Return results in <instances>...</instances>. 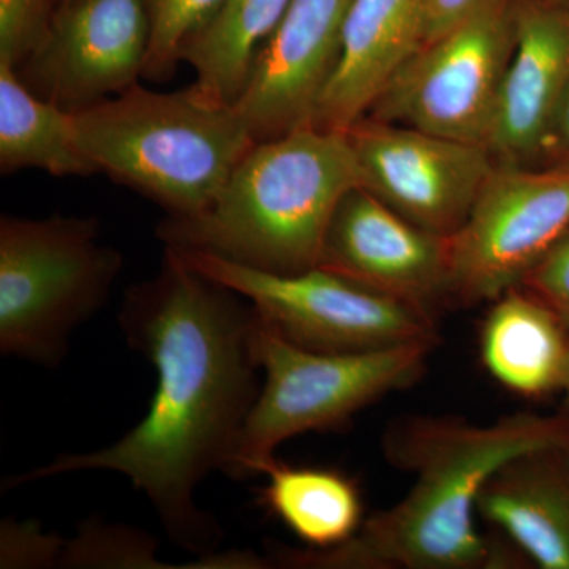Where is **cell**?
I'll use <instances>...</instances> for the list:
<instances>
[{"label":"cell","mask_w":569,"mask_h":569,"mask_svg":"<svg viewBox=\"0 0 569 569\" xmlns=\"http://www.w3.org/2000/svg\"><path fill=\"white\" fill-rule=\"evenodd\" d=\"M119 328L157 373L144 418L110 447L61 455L47 466L3 479L21 488L77 471H114L151 501L168 538L209 556L222 529L194 492L224 471L261 387L252 348L257 310L164 247L160 271L127 288Z\"/></svg>","instance_id":"1"},{"label":"cell","mask_w":569,"mask_h":569,"mask_svg":"<svg viewBox=\"0 0 569 569\" xmlns=\"http://www.w3.org/2000/svg\"><path fill=\"white\" fill-rule=\"evenodd\" d=\"M569 445V417L518 411L490 425L413 415L383 436L389 466L413 475L391 508L369 516L353 538L331 549L269 552L272 568L507 569L526 561L477 527L478 497L490 475L529 449Z\"/></svg>","instance_id":"2"},{"label":"cell","mask_w":569,"mask_h":569,"mask_svg":"<svg viewBox=\"0 0 569 569\" xmlns=\"http://www.w3.org/2000/svg\"><path fill=\"white\" fill-rule=\"evenodd\" d=\"M358 186L347 133L305 127L257 142L203 212L167 217L157 238L266 274H301L320 266L337 206Z\"/></svg>","instance_id":"3"},{"label":"cell","mask_w":569,"mask_h":569,"mask_svg":"<svg viewBox=\"0 0 569 569\" xmlns=\"http://www.w3.org/2000/svg\"><path fill=\"white\" fill-rule=\"evenodd\" d=\"M73 121L78 148L97 173L173 219L203 212L257 144L234 104L213 102L193 84L163 93L137 82L73 112Z\"/></svg>","instance_id":"4"},{"label":"cell","mask_w":569,"mask_h":569,"mask_svg":"<svg viewBox=\"0 0 569 569\" xmlns=\"http://www.w3.org/2000/svg\"><path fill=\"white\" fill-rule=\"evenodd\" d=\"M123 257L96 217L0 220V353L58 367L110 299Z\"/></svg>","instance_id":"5"},{"label":"cell","mask_w":569,"mask_h":569,"mask_svg":"<svg viewBox=\"0 0 569 569\" xmlns=\"http://www.w3.org/2000/svg\"><path fill=\"white\" fill-rule=\"evenodd\" d=\"M252 348L264 381L223 471L233 479L263 475L284 441L339 429L381 397L413 387L425 377L436 350L430 346L365 353L307 350L280 336L258 313Z\"/></svg>","instance_id":"6"},{"label":"cell","mask_w":569,"mask_h":569,"mask_svg":"<svg viewBox=\"0 0 569 569\" xmlns=\"http://www.w3.org/2000/svg\"><path fill=\"white\" fill-rule=\"evenodd\" d=\"M173 250L197 271L244 296L266 325L307 350L365 353L440 346L436 316L320 266L301 274H266L212 254Z\"/></svg>","instance_id":"7"},{"label":"cell","mask_w":569,"mask_h":569,"mask_svg":"<svg viewBox=\"0 0 569 569\" xmlns=\"http://www.w3.org/2000/svg\"><path fill=\"white\" fill-rule=\"evenodd\" d=\"M516 36L515 0H486L422 44L366 116L486 146Z\"/></svg>","instance_id":"8"},{"label":"cell","mask_w":569,"mask_h":569,"mask_svg":"<svg viewBox=\"0 0 569 569\" xmlns=\"http://www.w3.org/2000/svg\"><path fill=\"white\" fill-rule=\"evenodd\" d=\"M569 233V168L497 163L449 238V305L492 302Z\"/></svg>","instance_id":"9"},{"label":"cell","mask_w":569,"mask_h":569,"mask_svg":"<svg viewBox=\"0 0 569 569\" xmlns=\"http://www.w3.org/2000/svg\"><path fill=\"white\" fill-rule=\"evenodd\" d=\"M359 186L429 233L451 238L496 168L485 144L365 118L347 130Z\"/></svg>","instance_id":"10"},{"label":"cell","mask_w":569,"mask_h":569,"mask_svg":"<svg viewBox=\"0 0 569 569\" xmlns=\"http://www.w3.org/2000/svg\"><path fill=\"white\" fill-rule=\"evenodd\" d=\"M149 47L146 0H74L14 69L36 96L78 112L137 84Z\"/></svg>","instance_id":"11"},{"label":"cell","mask_w":569,"mask_h":569,"mask_svg":"<svg viewBox=\"0 0 569 569\" xmlns=\"http://www.w3.org/2000/svg\"><path fill=\"white\" fill-rule=\"evenodd\" d=\"M320 268L436 317L449 306V238L408 222L361 186L337 206Z\"/></svg>","instance_id":"12"},{"label":"cell","mask_w":569,"mask_h":569,"mask_svg":"<svg viewBox=\"0 0 569 569\" xmlns=\"http://www.w3.org/2000/svg\"><path fill=\"white\" fill-rule=\"evenodd\" d=\"M351 0H291L261 44L236 110L254 142L312 126L335 77Z\"/></svg>","instance_id":"13"},{"label":"cell","mask_w":569,"mask_h":569,"mask_svg":"<svg viewBox=\"0 0 569 569\" xmlns=\"http://www.w3.org/2000/svg\"><path fill=\"white\" fill-rule=\"evenodd\" d=\"M516 48L486 148L497 163L538 167L569 91V0H515Z\"/></svg>","instance_id":"14"},{"label":"cell","mask_w":569,"mask_h":569,"mask_svg":"<svg viewBox=\"0 0 569 569\" xmlns=\"http://www.w3.org/2000/svg\"><path fill=\"white\" fill-rule=\"evenodd\" d=\"M430 0H351L342 52L312 126L347 132L425 44Z\"/></svg>","instance_id":"15"},{"label":"cell","mask_w":569,"mask_h":569,"mask_svg":"<svg viewBox=\"0 0 569 569\" xmlns=\"http://www.w3.org/2000/svg\"><path fill=\"white\" fill-rule=\"evenodd\" d=\"M478 518L541 569H569V445L529 449L490 475Z\"/></svg>","instance_id":"16"},{"label":"cell","mask_w":569,"mask_h":569,"mask_svg":"<svg viewBox=\"0 0 569 569\" xmlns=\"http://www.w3.org/2000/svg\"><path fill=\"white\" fill-rule=\"evenodd\" d=\"M479 353L501 387L523 397H545L563 389L569 329L541 298L519 284L490 302Z\"/></svg>","instance_id":"17"},{"label":"cell","mask_w":569,"mask_h":569,"mask_svg":"<svg viewBox=\"0 0 569 569\" xmlns=\"http://www.w3.org/2000/svg\"><path fill=\"white\" fill-rule=\"evenodd\" d=\"M258 501L309 549H331L355 537L365 522L358 485L335 468L293 467L274 459Z\"/></svg>","instance_id":"18"},{"label":"cell","mask_w":569,"mask_h":569,"mask_svg":"<svg viewBox=\"0 0 569 569\" xmlns=\"http://www.w3.org/2000/svg\"><path fill=\"white\" fill-rule=\"evenodd\" d=\"M291 0H223L211 20L183 41L179 59L194 70L193 88L213 102L234 104L261 44Z\"/></svg>","instance_id":"19"},{"label":"cell","mask_w":569,"mask_h":569,"mask_svg":"<svg viewBox=\"0 0 569 569\" xmlns=\"http://www.w3.org/2000/svg\"><path fill=\"white\" fill-rule=\"evenodd\" d=\"M22 170L58 178L97 173L78 148L73 112L36 96L13 63L0 61V171Z\"/></svg>","instance_id":"20"},{"label":"cell","mask_w":569,"mask_h":569,"mask_svg":"<svg viewBox=\"0 0 569 569\" xmlns=\"http://www.w3.org/2000/svg\"><path fill=\"white\" fill-rule=\"evenodd\" d=\"M223 0H146L151 47L142 78L163 82L174 77L183 41L211 20Z\"/></svg>","instance_id":"21"},{"label":"cell","mask_w":569,"mask_h":569,"mask_svg":"<svg viewBox=\"0 0 569 569\" xmlns=\"http://www.w3.org/2000/svg\"><path fill=\"white\" fill-rule=\"evenodd\" d=\"M156 546L140 530L92 520L66 541L59 568H168L156 559Z\"/></svg>","instance_id":"22"},{"label":"cell","mask_w":569,"mask_h":569,"mask_svg":"<svg viewBox=\"0 0 569 569\" xmlns=\"http://www.w3.org/2000/svg\"><path fill=\"white\" fill-rule=\"evenodd\" d=\"M51 20L50 0H0V61L20 66Z\"/></svg>","instance_id":"23"},{"label":"cell","mask_w":569,"mask_h":569,"mask_svg":"<svg viewBox=\"0 0 569 569\" xmlns=\"http://www.w3.org/2000/svg\"><path fill=\"white\" fill-rule=\"evenodd\" d=\"M66 541L44 533L39 523L3 520L0 527V568H59Z\"/></svg>","instance_id":"24"},{"label":"cell","mask_w":569,"mask_h":569,"mask_svg":"<svg viewBox=\"0 0 569 569\" xmlns=\"http://www.w3.org/2000/svg\"><path fill=\"white\" fill-rule=\"evenodd\" d=\"M520 287L541 298L569 329V233L531 269Z\"/></svg>","instance_id":"25"},{"label":"cell","mask_w":569,"mask_h":569,"mask_svg":"<svg viewBox=\"0 0 569 569\" xmlns=\"http://www.w3.org/2000/svg\"><path fill=\"white\" fill-rule=\"evenodd\" d=\"M538 167L569 168V91L550 126Z\"/></svg>","instance_id":"26"},{"label":"cell","mask_w":569,"mask_h":569,"mask_svg":"<svg viewBox=\"0 0 569 569\" xmlns=\"http://www.w3.org/2000/svg\"><path fill=\"white\" fill-rule=\"evenodd\" d=\"M485 2L486 0H430L425 44L447 32L452 24Z\"/></svg>","instance_id":"27"},{"label":"cell","mask_w":569,"mask_h":569,"mask_svg":"<svg viewBox=\"0 0 569 569\" xmlns=\"http://www.w3.org/2000/svg\"><path fill=\"white\" fill-rule=\"evenodd\" d=\"M561 391H563L565 395H567V402H568V407H569V366H568L567 378H565L563 389H561Z\"/></svg>","instance_id":"28"},{"label":"cell","mask_w":569,"mask_h":569,"mask_svg":"<svg viewBox=\"0 0 569 569\" xmlns=\"http://www.w3.org/2000/svg\"><path fill=\"white\" fill-rule=\"evenodd\" d=\"M71 2H74V0H62V6H69Z\"/></svg>","instance_id":"29"}]
</instances>
